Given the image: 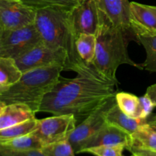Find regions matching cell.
Wrapping results in <instances>:
<instances>
[{
	"label": "cell",
	"mask_w": 156,
	"mask_h": 156,
	"mask_svg": "<svg viewBox=\"0 0 156 156\" xmlns=\"http://www.w3.org/2000/svg\"><path fill=\"white\" fill-rule=\"evenodd\" d=\"M76 117L73 114L53 115L39 120L37 129L32 133L41 140L44 146L68 140L76 127Z\"/></svg>",
	"instance_id": "obj_8"
},
{
	"label": "cell",
	"mask_w": 156,
	"mask_h": 156,
	"mask_svg": "<svg viewBox=\"0 0 156 156\" xmlns=\"http://www.w3.org/2000/svg\"><path fill=\"white\" fill-rule=\"evenodd\" d=\"M132 154V156H146L145 155H143V153H140L139 152H133Z\"/></svg>",
	"instance_id": "obj_31"
},
{
	"label": "cell",
	"mask_w": 156,
	"mask_h": 156,
	"mask_svg": "<svg viewBox=\"0 0 156 156\" xmlns=\"http://www.w3.org/2000/svg\"><path fill=\"white\" fill-rule=\"evenodd\" d=\"M132 142V136L130 134L114 125L107 123L94 136L90 139L84 146L83 149L100 146L124 145L126 149L129 150Z\"/></svg>",
	"instance_id": "obj_13"
},
{
	"label": "cell",
	"mask_w": 156,
	"mask_h": 156,
	"mask_svg": "<svg viewBox=\"0 0 156 156\" xmlns=\"http://www.w3.org/2000/svg\"><path fill=\"white\" fill-rule=\"evenodd\" d=\"M146 95L149 96L152 101H153V103L155 104L156 107V84H154V85H151L146 90Z\"/></svg>",
	"instance_id": "obj_28"
},
{
	"label": "cell",
	"mask_w": 156,
	"mask_h": 156,
	"mask_svg": "<svg viewBox=\"0 0 156 156\" xmlns=\"http://www.w3.org/2000/svg\"><path fill=\"white\" fill-rule=\"evenodd\" d=\"M39 120L36 118L18 123L15 126L0 129V142L12 140L33 133L37 129Z\"/></svg>",
	"instance_id": "obj_21"
},
{
	"label": "cell",
	"mask_w": 156,
	"mask_h": 156,
	"mask_svg": "<svg viewBox=\"0 0 156 156\" xmlns=\"http://www.w3.org/2000/svg\"><path fill=\"white\" fill-rule=\"evenodd\" d=\"M152 120H156V115L153 117V118H152Z\"/></svg>",
	"instance_id": "obj_32"
},
{
	"label": "cell",
	"mask_w": 156,
	"mask_h": 156,
	"mask_svg": "<svg viewBox=\"0 0 156 156\" xmlns=\"http://www.w3.org/2000/svg\"><path fill=\"white\" fill-rule=\"evenodd\" d=\"M1 156H47L42 149H33L27 151H13L0 148Z\"/></svg>",
	"instance_id": "obj_26"
},
{
	"label": "cell",
	"mask_w": 156,
	"mask_h": 156,
	"mask_svg": "<svg viewBox=\"0 0 156 156\" xmlns=\"http://www.w3.org/2000/svg\"><path fill=\"white\" fill-rule=\"evenodd\" d=\"M18 1H22V0H18Z\"/></svg>",
	"instance_id": "obj_33"
},
{
	"label": "cell",
	"mask_w": 156,
	"mask_h": 156,
	"mask_svg": "<svg viewBox=\"0 0 156 156\" xmlns=\"http://www.w3.org/2000/svg\"><path fill=\"white\" fill-rule=\"evenodd\" d=\"M33 8L18 0H0V30H16L34 24Z\"/></svg>",
	"instance_id": "obj_9"
},
{
	"label": "cell",
	"mask_w": 156,
	"mask_h": 156,
	"mask_svg": "<svg viewBox=\"0 0 156 156\" xmlns=\"http://www.w3.org/2000/svg\"><path fill=\"white\" fill-rule=\"evenodd\" d=\"M76 49L81 59L87 64H91L96 53V35L81 34L76 39Z\"/></svg>",
	"instance_id": "obj_19"
},
{
	"label": "cell",
	"mask_w": 156,
	"mask_h": 156,
	"mask_svg": "<svg viewBox=\"0 0 156 156\" xmlns=\"http://www.w3.org/2000/svg\"><path fill=\"white\" fill-rule=\"evenodd\" d=\"M100 12V11H99ZM133 32L116 27L100 12V22L96 34V53L91 65L101 75L118 84L116 73L123 64L143 69L129 57L127 50L129 37Z\"/></svg>",
	"instance_id": "obj_2"
},
{
	"label": "cell",
	"mask_w": 156,
	"mask_h": 156,
	"mask_svg": "<svg viewBox=\"0 0 156 156\" xmlns=\"http://www.w3.org/2000/svg\"><path fill=\"white\" fill-rule=\"evenodd\" d=\"M42 151L47 156H76V152L68 140L45 146Z\"/></svg>",
	"instance_id": "obj_24"
},
{
	"label": "cell",
	"mask_w": 156,
	"mask_h": 156,
	"mask_svg": "<svg viewBox=\"0 0 156 156\" xmlns=\"http://www.w3.org/2000/svg\"><path fill=\"white\" fill-rule=\"evenodd\" d=\"M115 98L117 105L123 113L133 118L142 119L140 98L126 92L117 93Z\"/></svg>",
	"instance_id": "obj_20"
},
{
	"label": "cell",
	"mask_w": 156,
	"mask_h": 156,
	"mask_svg": "<svg viewBox=\"0 0 156 156\" xmlns=\"http://www.w3.org/2000/svg\"><path fill=\"white\" fill-rule=\"evenodd\" d=\"M83 0H22L24 4L35 10L52 7L64 9L69 12H71Z\"/></svg>",
	"instance_id": "obj_22"
},
{
	"label": "cell",
	"mask_w": 156,
	"mask_h": 156,
	"mask_svg": "<svg viewBox=\"0 0 156 156\" xmlns=\"http://www.w3.org/2000/svg\"><path fill=\"white\" fill-rule=\"evenodd\" d=\"M105 119L108 123L120 128L131 136L136 132L140 126L148 123L146 119L133 118L126 115L119 108L117 101L106 111Z\"/></svg>",
	"instance_id": "obj_15"
},
{
	"label": "cell",
	"mask_w": 156,
	"mask_h": 156,
	"mask_svg": "<svg viewBox=\"0 0 156 156\" xmlns=\"http://www.w3.org/2000/svg\"><path fill=\"white\" fill-rule=\"evenodd\" d=\"M140 108H141L142 119L147 120L148 117L150 116L151 113L152 112L153 109L155 108V105L152 101V99L148 95L145 94L143 97L140 98Z\"/></svg>",
	"instance_id": "obj_27"
},
{
	"label": "cell",
	"mask_w": 156,
	"mask_h": 156,
	"mask_svg": "<svg viewBox=\"0 0 156 156\" xmlns=\"http://www.w3.org/2000/svg\"><path fill=\"white\" fill-rule=\"evenodd\" d=\"M42 42L34 24L16 30H0V57L15 59Z\"/></svg>",
	"instance_id": "obj_5"
},
{
	"label": "cell",
	"mask_w": 156,
	"mask_h": 156,
	"mask_svg": "<svg viewBox=\"0 0 156 156\" xmlns=\"http://www.w3.org/2000/svg\"><path fill=\"white\" fill-rule=\"evenodd\" d=\"M15 62L22 73L53 66H60L63 67V70L69 71L66 52L62 49L50 48L44 42L15 59Z\"/></svg>",
	"instance_id": "obj_6"
},
{
	"label": "cell",
	"mask_w": 156,
	"mask_h": 156,
	"mask_svg": "<svg viewBox=\"0 0 156 156\" xmlns=\"http://www.w3.org/2000/svg\"><path fill=\"white\" fill-rule=\"evenodd\" d=\"M126 149L124 145L117 146H100L85 149L81 152L92 154L95 156H123V152Z\"/></svg>",
	"instance_id": "obj_25"
},
{
	"label": "cell",
	"mask_w": 156,
	"mask_h": 156,
	"mask_svg": "<svg viewBox=\"0 0 156 156\" xmlns=\"http://www.w3.org/2000/svg\"><path fill=\"white\" fill-rule=\"evenodd\" d=\"M148 124H149L152 129H154L155 130H156V120H152V119L150 121L148 122Z\"/></svg>",
	"instance_id": "obj_30"
},
{
	"label": "cell",
	"mask_w": 156,
	"mask_h": 156,
	"mask_svg": "<svg viewBox=\"0 0 156 156\" xmlns=\"http://www.w3.org/2000/svg\"><path fill=\"white\" fill-rule=\"evenodd\" d=\"M70 21L76 36L81 34L96 35L100 22V12L94 0H83L70 12Z\"/></svg>",
	"instance_id": "obj_10"
},
{
	"label": "cell",
	"mask_w": 156,
	"mask_h": 156,
	"mask_svg": "<svg viewBox=\"0 0 156 156\" xmlns=\"http://www.w3.org/2000/svg\"><path fill=\"white\" fill-rule=\"evenodd\" d=\"M0 147L13 151H27L42 149L44 145L37 136L31 133L22 136L0 142Z\"/></svg>",
	"instance_id": "obj_18"
},
{
	"label": "cell",
	"mask_w": 156,
	"mask_h": 156,
	"mask_svg": "<svg viewBox=\"0 0 156 156\" xmlns=\"http://www.w3.org/2000/svg\"><path fill=\"white\" fill-rule=\"evenodd\" d=\"M99 11L116 27L133 32L130 24V2L128 0H94Z\"/></svg>",
	"instance_id": "obj_12"
},
{
	"label": "cell",
	"mask_w": 156,
	"mask_h": 156,
	"mask_svg": "<svg viewBox=\"0 0 156 156\" xmlns=\"http://www.w3.org/2000/svg\"><path fill=\"white\" fill-rule=\"evenodd\" d=\"M23 73L15 59L0 57V93L6 91L21 79Z\"/></svg>",
	"instance_id": "obj_16"
},
{
	"label": "cell",
	"mask_w": 156,
	"mask_h": 156,
	"mask_svg": "<svg viewBox=\"0 0 156 156\" xmlns=\"http://www.w3.org/2000/svg\"><path fill=\"white\" fill-rule=\"evenodd\" d=\"M137 41L143 46L146 53V60L141 66L147 71L156 73V36L137 37Z\"/></svg>",
	"instance_id": "obj_23"
},
{
	"label": "cell",
	"mask_w": 156,
	"mask_h": 156,
	"mask_svg": "<svg viewBox=\"0 0 156 156\" xmlns=\"http://www.w3.org/2000/svg\"><path fill=\"white\" fill-rule=\"evenodd\" d=\"M130 24L136 38L156 36V6L131 2Z\"/></svg>",
	"instance_id": "obj_11"
},
{
	"label": "cell",
	"mask_w": 156,
	"mask_h": 156,
	"mask_svg": "<svg viewBox=\"0 0 156 156\" xmlns=\"http://www.w3.org/2000/svg\"><path fill=\"white\" fill-rule=\"evenodd\" d=\"M34 25L45 45L66 52L69 71L76 72L85 65L76 49V36L72 27L70 12L52 7L37 9Z\"/></svg>",
	"instance_id": "obj_3"
},
{
	"label": "cell",
	"mask_w": 156,
	"mask_h": 156,
	"mask_svg": "<svg viewBox=\"0 0 156 156\" xmlns=\"http://www.w3.org/2000/svg\"><path fill=\"white\" fill-rule=\"evenodd\" d=\"M76 77H60L44 97L39 112L53 115L73 114L83 121L93 111L116 96L117 84L104 77L91 64L85 63L76 72Z\"/></svg>",
	"instance_id": "obj_1"
},
{
	"label": "cell",
	"mask_w": 156,
	"mask_h": 156,
	"mask_svg": "<svg viewBox=\"0 0 156 156\" xmlns=\"http://www.w3.org/2000/svg\"><path fill=\"white\" fill-rule=\"evenodd\" d=\"M140 152V153H143V155H145L146 156H156L155 152H149V151H146V150H134V151H132L131 152Z\"/></svg>",
	"instance_id": "obj_29"
},
{
	"label": "cell",
	"mask_w": 156,
	"mask_h": 156,
	"mask_svg": "<svg viewBox=\"0 0 156 156\" xmlns=\"http://www.w3.org/2000/svg\"><path fill=\"white\" fill-rule=\"evenodd\" d=\"M36 113L25 104L0 103V129L36 118Z\"/></svg>",
	"instance_id": "obj_14"
},
{
	"label": "cell",
	"mask_w": 156,
	"mask_h": 156,
	"mask_svg": "<svg viewBox=\"0 0 156 156\" xmlns=\"http://www.w3.org/2000/svg\"><path fill=\"white\" fill-rule=\"evenodd\" d=\"M132 146L129 151L146 150L156 153V130L147 123L132 135Z\"/></svg>",
	"instance_id": "obj_17"
},
{
	"label": "cell",
	"mask_w": 156,
	"mask_h": 156,
	"mask_svg": "<svg viewBox=\"0 0 156 156\" xmlns=\"http://www.w3.org/2000/svg\"><path fill=\"white\" fill-rule=\"evenodd\" d=\"M116 96L93 111L83 121L81 122L72 132L68 140L76 153H80L84 146L107 123L106 111L116 103Z\"/></svg>",
	"instance_id": "obj_7"
},
{
	"label": "cell",
	"mask_w": 156,
	"mask_h": 156,
	"mask_svg": "<svg viewBox=\"0 0 156 156\" xmlns=\"http://www.w3.org/2000/svg\"><path fill=\"white\" fill-rule=\"evenodd\" d=\"M62 71V66H53L23 73L21 79L16 84L0 93V103L25 104L37 114L39 112L44 97L59 80Z\"/></svg>",
	"instance_id": "obj_4"
}]
</instances>
